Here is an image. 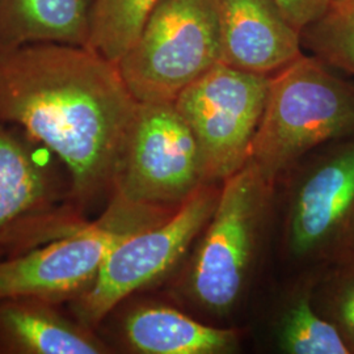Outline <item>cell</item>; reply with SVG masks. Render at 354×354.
I'll return each instance as SVG.
<instances>
[{
    "label": "cell",
    "instance_id": "obj_19",
    "mask_svg": "<svg viewBox=\"0 0 354 354\" xmlns=\"http://www.w3.org/2000/svg\"><path fill=\"white\" fill-rule=\"evenodd\" d=\"M301 33L324 16L333 0H273Z\"/></svg>",
    "mask_w": 354,
    "mask_h": 354
},
{
    "label": "cell",
    "instance_id": "obj_16",
    "mask_svg": "<svg viewBox=\"0 0 354 354\" xmlns=\"http://www.w3.org/2000/svg\"><path fill=\"white\" fill-rule=\"evenodd\" d=\"M158 3L159 0H95L87 46L118 64Z\"/></svg>",
    "mask_w": 354,
    "mask_h": 354
},
{
    "label": "cell",
    "instance_id": "obj_17",
    "mask_svg": "<svg viewBox=\"0 0 354 354\" xmlns=\"http://www.w3.org/2000/svg\"><path fill=\"white\" fill-rule=\"evenodd\" d=\"M302 45L333 70L354 75V0L332 3L302 32Z\"/></svg>",
    "mask_w": 354,
    "mask_h": 354
},
{
    "label": "cell",
    "instance_id": "obj_18",
    "mask_svg": "<svg viewBox=\"0 0 354 354\" xmlns=\"http://www.w3.org/2000/svg\"><path fill=\"white\" fill-rule=\"evenodd\" d=\"M314 304L354 354V252L317 268Z\"/></svg>",
    "mask_w": 354,
    "mask_h": 354
},
{
    "label": "cell",
    "instance_id": "obj_5",
    "mask_svg": "<svg viewBox=\"0 0 354 354\" xmlns=\"http://www.w3.org/2000/svg\"><path fill=\"white\" fill-rule=\"evenodd\" d=\"M88 222L71 178L46 147L0 122V260L28 252Z\"/></svg>",
    "mask_w": 354,
    "mask_h": 354
},
{
    "label": "cell",
    "instance_id": "obj_21",
    "mask_svg": "<svg viewBox=\"0 0 354 354\" xmlns=\"http://www.w3.org/2000/svg\"><path fill=\"white\" fill-rule=\"evenodd\" d=\"M353 252H354V245H353Z\"/></svg>",
    "mask_w": 354,
    "mask_h": 354
},
{
    "label": "cell",
    "instance_id": "obj_15",
    "mask_svg": "<svg viewBox=\"0 0 354 354\" xmlns=\"http://www.w3.org/2000/svg\"><path fill=\"white\" fill-rule=\"evenodd\" d=\"M317 269L307 270L282 304L274 324L277 348L286 354H351L337 328L317 311Z\"/></svg>",
    "mask_w": 354,
    "mask_h": 354
},
{
    "label": "cell",
    "instance_id": "obj_2",
    "mask_svg": "<svg viewBox=\"0 0 354 354\" xmlns=\"http://www.w3.org/2000/svg\"><path fill=\"white\" fill-rule=\"evenodd\" d=\"M274 192L276 184L251 159L222 183L214 213L176 283L198 313L222 319L241 304L260 259Z\"/></svg>",
    "mask_w": 354,
    "mask_h": 354
},
{
    "label": "cell",
    "instance_id": "obj_3",
    "mask_svg": "<svg viewBox=\"0 0 354 354\" xmlns=\"http://www.w3.org/2000/svg\"><path fill=\"white\" fill-rule=\"evenodd\" d=\"M354 134V83L302 54L270 76L251 160L277 184L306 155Z\"/></svg>",
    "mask_w": 354,
    "mask_h": 354
},
{
    "label": "cell",
    "instance_id": "obj_14",
    "mask_svg": "<svg viewBox=\"0 0 354 354\" xmlns=\"http://www.w3.org/2000/svg\"><path fill=\"white\" fill-rule=\"evenodd\" d=\"M95 0H0V49L32 44L87 46Z\"/></svg>",
    "mask_w": 354,
    "mask_h": 354
},
{
    "label": "cell",
    "instance_id": "obj_6",
    "mask_svg": "<svg viewBox=\"0 0 354 354\" xmlns=\"http://www.w3.org/2000/svg\"><path fill=\"white\" fill-rule=\"evenodd\" d=\"M283 178L288 257L311 270L353 252L354 134L317 147Z\"/></svg>",
    "mask_w": 354,
    "mask_h": 354
},
{
    "label": "cell",
    "instance_id": "obj_12",
    "mask_svg": "<svg viewBox=\"0 0 354 354\" xmlns=\"http://www.w3.org/2000/svg\"><path fill=\"white\" fill-rule=\"evenodd\" d=\"M118 337L140 354H227L239 348L236 329L205 324L160 304H138L121 317Z\"/></svg>",
    "mask_w": 354,
    "mask_h": 354
},
{
    "label": "cell",
    "instance_id": "obj_1",
    "mask_svg": "<svg viewBox=\"0 0 354 354\" xmlns=\"http://www.w3.org/2000/svg\"><path fill=\"white\" fill-rule=\"evenodd\" d=\"M138 104L118 66L88 46L0 49V122L58 158L87 215L113 194Z\"/></svg>",
    "mask_w": 354,
    "mask_h": 354
},
{
    "label": "cell",
    "instance_id": "obj_4",
    "mask_svg": "<svg viewBox=\"0 0 354 354\" xmlns=\"http://www.w3.org/2000/svg\"><path fill=\"white\" fill-rule=\"evenodd\" d=\"M175 212L112 194L95 221L28 252L0 260V301L36 298L54 304L74 301L88 290L117 245Z\"/></svg>",
    "mask_w": 354,
    "mask_h": 354
},
{
    "label": "cell",
    "instance_id": "obj_11",
    "mask_svg": "<svg viewBox=\"0 0 354 354\" xmlns=\"http://www.w3.org/2000/svg\"><path fill=\"white\" fill-rule=\"evenodd\" d=\"M222 64L273 75L302 54V33L273 0H218Z\"/></svg>",
    "mask_w": 354,
    "mask_h": 354
},
{
    "label": "cell",
    "instance_id": "obj_20",
    "mask_svg": "<svg viewBox=\"0 0 354 354\" xmlns=\"http://www.w3.org/2000/svg\"><path fill=\"white\" fill-rule=\"evenodd\" d=\"M342 1H346V0H333V3H342Z\"/></svg>",
    "mask_w": 354,
    "mask_h": 354
},
{
    "label": "cell",
    "instance_id": "obj_8",
    "mask_svg": "<svg viewBox=\"0 0 354 354\" xmlns=\"http://www.w3.org/2000/svg\"><path fill=\"white\" fill-rule=\"evenodd\" d=\"M221 187L216 183L203 185L163 222L117 245L88 290L71 301L74 317L95 329L129 297L169 274L212 218Z\"/></svg>",
    "mask_w": 354,
    "mask_h": 354
},
{
    "label": "cell",
    "instance_id": "obj_13",
    "mask_svg": "<svg viewBox=\"0 0 354 354\" xmlns=\"http://www.w3.org/2000/svg\"><path fill=\"white\" fill-rule=\"evenodd\" d=\"M0 337L15 353L105 354L112 346L76 317L36 298L0 301Z\"/></svg>",
    "mask_w": 354,
    "mask_h": 354
},
{
    "label": "cell",
    "instance_id": "obj_9",
    "mask_svg": "<svg viewBox=\"0 0 354 354\" xmlns=\"http://www.w3.org/2000/svg\"><path fill=\"white\" fill-rule=\"evenodd\" d=\"M210 184L203 152L174 102H140L127 136L113 194L177 210Z\"/></svg>",
    "mask_w": 354,
    "mask_h": 354
},
{
    "label": "cell",
    "instance_id": "obj_10",
    "mask_svg": "<svg viewBox=\"0 0 354 354\" xmlns=\"http://www.w3.org/2000/svg\"><path fill=\"white\" fill-rule=\"evenodd\" d=\"M270 75L218 64L174 102L203 152L209 183L222 184L251 159Z\"/></svg>",
    "mask_w": 354,
    "mask_h": 354
},
{
    "label": "cell",
    "instance_id": "obj_7",
    "mask_svg": "<svg viewBox=\"0 0 354 354\" xmlns=\"http://www.w3.org/2000/svg\"><path fill=\"white\" fill-rule=\"evenodd\" d=\"M222 62L218 0H159L118 61L138 102H174Z\"/></svg>",
    "mask_w": 354,
    "mask_h": 354
}]
</instances>
